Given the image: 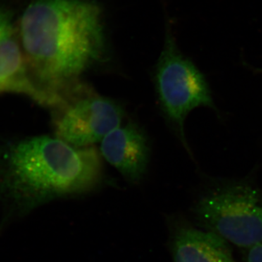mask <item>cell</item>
Here are the masks:
<instances>
[{
	"label": "cell",
	"instance_id": "cell-1",
	"mask_svg": "<svg viewBox=\"0 0 262 262\" xmlns=\"http://www.w3.org/2000/svg\"><path fill=\"white\" fill-rule=\"evenodd\" d=\"M19 38L33 82L48 106L59 107L104 56L102 9L96 0H32L20 18Z\"/></svg>",
	"mask_w": 262,
	"mask_h": 262
},
{
	"label": "cell",
	"instance_id": "cell-2",
	"mask_svg": "<svg viewBox=\"0 0 262 262\" xmlns=\"http://www.w3.org/2000/svg\"><path fill=\"white\" fill-rule=\"evenodd\" d=\"M101 152L56 136L30 138L0 150L1 227L47 202L93 190L102 179Z\"/></svg>",
	"mask_w": 262,
	"mask_h": 262
},
{
	"label": "cell",
	"instance_id": "cell-3",
	"mask_svg": "<svg viewBox=\"0 0 262 262\" xmlns=\"http://www.w3.org/2000/svg\"><path fill=\"white\" fill-rule=\"evenodd\" d=\"M200 228L250 249L262 243V195L245 182L220 184L207 191L193 208Z\"/></svg>",
	"mask_w": 262,
	"mask_h": 262
},
{
	"label": "cell",
	"instance_id": "cell-4",
	"mask_svg": "<svg viewBox=\"0 0 262 262\" xmlns=\"http://www.w3.org/2000/svg\"><path fill=\"white\" fill-rule=\"evenodd\" d=\"M155 89L164 115L175 127L187 148L184 122L198 107L215 110L204 75L179 51L170 30H167L163 51L155 73Z\"/></svg>",
	"mask_w": 262,
	"mask_h": 262
},
{
	"label": "cell",
	"instance_id": "cell-5",
	"mask_svg": "<svg viewBox=\"0 0 262 262\" xmlns=\"http://www.w3.org/2000/svg\"><path fill=\"white\" fill-rule=\"evenodd\" d=\"M55 133L76 147H89L121 126L124 112L113 100L89 92L82 86L57 108Z\"/></svg>",
	"mask_w": 262,
	"mask_h": 262
},
{
	"label": "cell",
	"instance_id": "cell-6",
	"mask_svg": "<svg viewBox=\"0 0 262 262\" xmlns=\"http://www.w3.org/2000/svg\"><path fill=\"white\" fill-rule=\"evenodd\" d=\"M0 94H22L46 104L29 74L13 14L3 6H0Z\"/></svg>",
	"mask_w": 262,
	"mask_h": 262
},
{
	"label": "cell",
	"instance_id": "cell-7",
	"mask_svg": "<svg viewBox=\"0 0 262 262\" xmlns=\"http://www.w3.org/2000/svg\"><path fill=\"white\" fill-rule=\"evenodd\" d=\"M101 156L132 183L144 177L149 161V140L135 123L110 132L101 141Z\"/></svg>",
	"mask_w": 262,
	"mask_h": 262
},
{
	"label": "cell",
	"instance_id": "cell-8",
	"mask_svg": "<svg viewBox=\"0 0 262 262\" xmlns=\"http://www.w3.org/2000/svg\"><path fill=\"white\" fill-rule=\"evenodd\" d=\"M170 245L173 262H235L225 239L186 223L176 226Z\"/></svg>",
	"mask_w": 262,
	"mask_h": 262
},
{
	"label": "cell",
	"instance_id": "cell-9",
	"mask_svg": "<svg viewBox=\"0 0 262 262\" xmlns=\"http://www.w3.org/2000/svg\"><path fill=\"white\" fill-rule=\"evenodd\" d=\"M248 262H262V243L250 248Z\"/></svg>",
	"mask_w": 262,
	"mask_h": 262
}]
</instances>
